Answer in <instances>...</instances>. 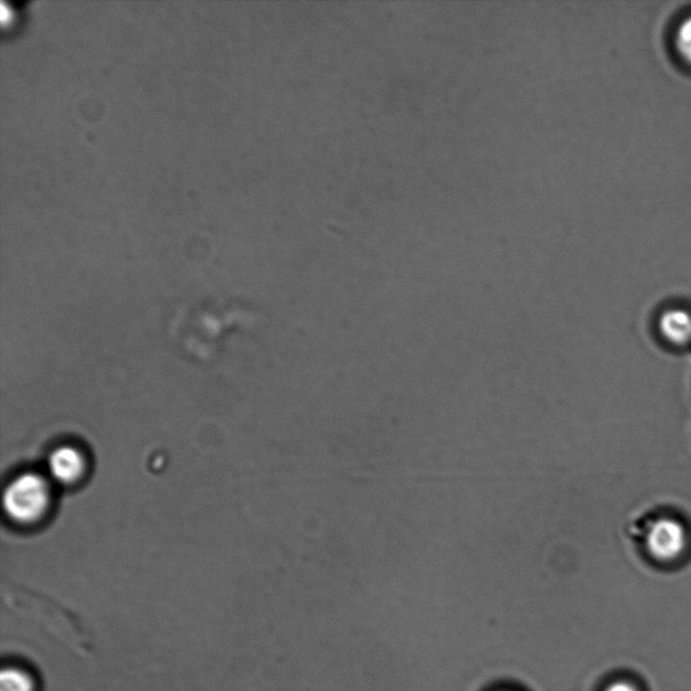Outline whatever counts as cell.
<instances>
[{"label": "cell", "mask_w": 691, "mask_h": 691, "mask_svg": "<svg viewBox=\"0 0 691 691\" xmlns=\"http://www.w3.org/2000/svg\"><path fill=\"white\" fill-rule=\"evenodd\" d=\"M605 691H639V689H637L634 683L627 681H617L611 683L610 687L605 689Z\"/></svg>", "instance_id": "obj_7"}, {"label": "cell", "mask_w": 691, "mask_h": 691, "mask_svg": "<svg viewBox=\"0 0 691 691\" xmlns=\"http://www.w3.org/2000/svg\"><path fill=\"white\" fill-rule=\"evenodd\" d=\"M50 469L56 480L64 482V484H70V482L79 480L85 473L86 462L74 447H62V449L53 452Z\"/></svg>", "instance_id": "obj_3"}, {"label": "cell", "mask_w": 691, "mask_h": 691, "mask_svg": "<svg viewBox=\"0 0 691 691\" xmlns=\"http://www.w3.org/2000/svg\"><path fill=\"white\" fill-rule=\"evenodd\" d=\"M659 329L670 343L688 344L691 342V315L683 309H670L660 318Z\"/></svg>", "instance_id": "obj_4"}, {"label": "cell", "mask_w": 691, "mask_h": 691, "mask_svg": "<svg viewBox=\"0 0 691 691\" xmlns=\"http://www.w3.org/2000/svg\"><path fill=\"white\" fill-rule=\"evenodd\" d=\"M676 50L684 63L691 65V17L679 23L676 32Z\"/></svg>", "instance_id": "obj_6"}, {"label": "cell", "mask_w": 691, "mask_h": 691, "mask_svg": "<svg viewBox=\"0 0 691 691\" xmlns=\"http://www.w3.org/2000/svg\"><path fill=\"white\" fill-rule=\"evenodd\" d=\"M51 492L44 479L35 474L18 476L4 492V509L15 522L33 523L50 506Z\"/></svg>", "instance_id": "obj_1"}, {"label": "cell", "mask_w": 691, "mask_h": 691, "mask_svg": "<svg viewBox=\"0 0 691 691\" xmlns=\"http://www.w3.org/2000/svg\"><path fill=\"white\" fill-rule=\"evenodd\" d=\"M0 691H34V682L28 672L10 667L0 674Z\"/></svg>", "instance_id": "obj_5"}, {"label": "cell", "mask_w": 691, "mask_h": 691, "mask_svg": "<svg viewBox=\"0 0 691 691\" xmlns=\"http://www.w3.org/2000/svg\"><path fill=\"white\" fill-rule=\"evenodd\" d=\"M646 545L657 561H676L688 546L687 529L674 518H660L648 529Z\"/></svg>", "instance_id": "obj_2"}]
</instances>
